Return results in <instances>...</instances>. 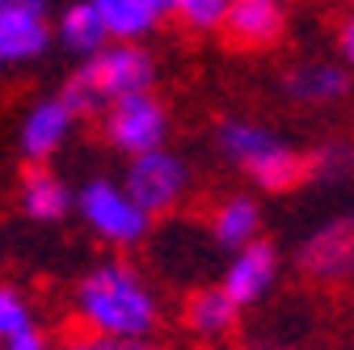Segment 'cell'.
I'll return each mask as SVG.
<instances>
[{
  "label": "cell",
  "mask_w": 354,
  "mask_h": 350,
  "mask_svg": "<svg viewBox=\"0 0 354 350\" xmlns=\"http://www.w3.org/2000/svg\"><path fill=\"white\" fill-rule=\"evenodd\" d=\"M76 308L88 333L97 338H122V342H140L152 338L160 313H156V295L144 287L140 270H131L127 261H102L97 270H88L80 291H76Z\"/></svg>",
  "instance_id": "6da1fadb"
},
{
  "label": "cell",
  "mask_w": 354,
  "mask_h": 350,
  "mask_svg": "<svg viewBox=\"0 0 354 350\" xmlns=\"http://www.w3.org/2000/svg\"><path fill=\"white\" fill-rule=\"evenodd\" d=\"M219 148L266 190H291V186H299L308 178L304 156L287 140H279L274 131H266L257 122H241V118L224 122L219 127Z\"/></svg>",
  "instance_id": "7a4b0ae2"
},
{
  "label": "cell",
  "mask_w": 354,
  "mask_h": 350,
  "mask_svg": "<svg viewBox=\"0 0 354 350\" xmlns=\"http://www.w3.org/2000/svg\"><path fill=\"white\" fill-rule=\"evenodd\" d=\"M72 76H80L88 89L97 93L102 106L131 98V93H152L156 84V59L144 47H102L97 55H88Z\"/></svg>",
  "instance_id": "3957f363"
},
{
  "label": "cell",
  "mask_w": 354,
  "mask_h": 350,
  "mask_svg": "<svg viewBox=\"0 0 354 350\" xmlns=\"http://www.w3.org/2000/svg\"><path fill=\"white\" fill-rule=\"evenodd\" d=\"M186 186H190L186 160L173 156L169 148H156V152H144V156H131L122 194L152 220V215H165V211H173L177 203H182Z\"/></svg>",
  "instance_id": "277c9868"
},
{
  "label": "cell",
  "mask_w": 354,
  "mask_h": 350,
  "mask_svg": "<svg viewBox=\"0 0 354 350\" xmlns=\"http://www.w3.org/2000/svg\"><path fill=\"white\" fill-rule=\"evenodd\" d=\"M76 207H80V215H84V224L93 228L97 237H106V241H114V245H136V241H144L148 237V228H152V220L131 203L114 182H106V178H93L80 194H76Z\"/></svg>",
  "instance_id": "5b68a950"
},
{
  "label": "cell",
  "mask_w": 354,
  "mask_h": 350,
  "mask_svg": "<svg viewBox=\"0 0 354 350\" xmlns=\"http://www.w3.org/2000/svg\"><path fill=\"white\" fill-rule=\"evenodd\" d=\"M106 136L127 156H144V152L165 148V136H169L165 106L152 93H131V98L110 102L106 106Z\"/></svg>",
  "instance_id": "8992f818"
},
{
  "label": "cell",
  "mask_w": 354,
  "mask_h": 350,
  "mask_svg": "<svg viewBox=\"0 0 354 350\" xmlns=\"http://www.w3.org/2000/svg\"><path fill=\"white\" fill-rule=\"evenodd\" d=\"M350 261H354V224L346 215L317 228L299 249V270L317 283H342L350 275Z\"/></svg>",
  "instance_id": "52a82bcc"
},
{
  "label": "cell",
  "mask_w": 354,
  "mask_h": 350,
  "mask_svg": "<svg viewBox=\"0 0 354 350\" xmlns=\"http://www.w3.org/2000/svg\"><path fill=\"white\" fill-rule=\"evenodd\" d=\"M279 279V249L270 241H249L245 249H236V257L228 261L224 270V291L236 308H245V304H257L266 291L274 287Z\"/></svg>",
  "instance_id": "ba28073f"
},
{
  "label": "cell",
  "mask_w": 354,
  "mask_h": 350,
  "mask_svg": "<svg viewBox=\"0 0 354 350\" xmlns=\"http://www.w3.org/2000/svg\"><path fill=\"white\" fill-rule=\"evenodd\" d=\"M51 47L47 13H30L0 0V64H30Z\"/></svg>",
  "instance_id": "9c48e42d"
},
{
  "label": "cell",
  "mask_w": 354,
  "mask_h": 350,
  "mask_svg": "<svg viewBox=\"0 0 354 350\" xmlns=\"http://www.w3.org/2000/svg\"><path fill=\"white\" fill-rule=\"evenodd\" d=\"M72 122H76V118L68 114V106H64L59 98L38 102V106L26 114L21 136H17L21 156H26V160H47V156H55V152L64 148V140L72 136Z\"/></svg>",
  "instance_id": "30bf717a"
},
{
  "label": "cell",
  "mask_w": 354,
  "mask_h": 350,
  "mask_svg": "<svg viewBox=\"0 0 354 350\" xmlns=\"http://www.w3.org/2000/svg\"><path fill=\"white\" fill-rule=\"evenodd\" d=\"M283 26H287L283 0H228L224 30L241 47H266L283 34Z\"/></svg>",
  "instance_id": "8fae6325"
},
{
  "label": "cell",
  "mask_w": 354,
  "mask_h": 350,
  "mask_svg": "<svg viewBox=\"0 0 354 350\" xmlns=\"http://www.w3.org/2000/svg\"><path fill=\"white\" fill-rule=\"evenodd\" d=\"M283 89H287L291 102H304V106H333L350 93V72H346V64L313 59V64L291 68Z\"/></svg>",
  "instance_id": "7c38bea8"
},
{
  "label": "cell",
  "mask_w": 354,
  "mask_h": 350,
  "mask_svg": "<svg viewBox=\"0 0 354 350\" xmlns=\"http://www.w3.org/2000/svg\"><path fill=\"white\" fill-rule=\"evenodd\" d=\"M21 207L30 220L38 224H55L64 220V211L72 207V190L64 186V178H55L51 169H30L26 178H21Z\"/></svg>",
  "instance_id": "4fadbf2b"
},
{
  "label": "cell",
  "mask_w": 354,
  "mask_h": 350,
  "mask_svg": "<svg viewBox=\"0 0 354 350\" xmlns=\"http://www.w3.org/2000/svg\"><path fill=\"white\" fill-rule=\"evenodd\" d=\"M88 9L97 13L106 38H118V42H140L144 34H152V26L160 21L144 0H88Z\"/></svg>",
  "instance_id": "5bb4252c"
},
{
  "label": "cell",
  "mask_w": 354,
  "mask_h": 350,
  "mask_svg": "<svg viewBox=\"0 0 354 350\" xmlns=\"http://www.w3.org/2000/svg\"><path fill=\"white\" fill-rule=\"evenodd\" d=\"M236 317H241V308L219 287H203L186 300V325L198 338H224L236 325Z\"/></svg>",
  "instance_id": "9a60e30c"
},
{
  "label": "cell",
  "mask_w": 354,
  "mask_h": 350,
  "mask_svg": "<svg viewBox=\"0 0 354 350\" xmlns=\"http://www.w3.org/2000/svg\"><path fill=\"white\" fill-rule=\"evenodd\" d=\"M257 228H261V211L253 199L245 194H232L215 207V220H211V232L224 249H245L249 241H257Z\"/></svg>",
  "instance_id": "2e32d148"
},
{
  "label": "cell",
  "mask_w": 354,
  "mask_h": 350,
  "mask_svg": "<svg viewBox=\"0 0 354 350\" xmlns=\"http://www.w3.org/2000/svg\"><path fill=\"white\" fill-rule=\"evenodd\" d=\"M59 38H64V47L76 51V55H97L106 47V30L97 21V13L88 9V0H80V5H72L64 17H59Z\"/></svg>",
  "instance_id": "e0dca14e"
},
{
  "label": "cell",
  "mask_w": 354,
  "mask_h": 350,
  "mask_svg": "<svg viewBox=\"0 0 354 350\" xmlns=\"http://www.w3.org/2000/svg\"><path fill=\"white\" fill-rule=\"evenodd\" d=\"M304 173L317 182H346L350 178V144H325L313 156H304Z\"/></svg>",
  "instance_id": "ac0fdd59"
},
{
  "label": "cell",
  "mask_w": 354,
  "mask_h": 350,
  "mask_svg": "<svg viewBox=\"0 0 354 350\" xmlns=\"http://www.w3.org/2000/svg\"><path fill=\"white\" fill-rule=\"evenodd\" d=\"M169 13H177L190 30H219L228 13V0H173Z\"/></svg>",
  "instance_id": "d6986e66"
},
{
  "label": "cell",
  "mask_w": 354,
  "mask_h": 350,
  "mask_svg": "<svg viewBox=\"0 0 354 350\" xmlns=\"http://www.w3.org/2000/svg\"><path fill=\"white\" fill-rule=\"evenodd\" d=\"M34 325V313H30V304L13 291V287H0V342H9L13 333L30 329Z\"/></svg>",
  "instance_id": "ffe728a7"
},
{
  "label": "cell",
  "mask_w": 354,
  "mask_h": 350,
  "mask_svg": "<svg viewBox=\"0 0 354 350\" xmlns=\"http://www.w3.org/2000/svg\"><path fill=\"white\" fill-rule=\"evenodd\" d=\"M59 350H165V346H156V342H148V338H140V342H122V338H97V333H76V338H68Z\"/></svg>",
  "instance_id": "44dd1931"
},
{
  "label": "cell",
  "mask_w": 354,
  "mask_h": 350,
  "mask_svg": "<svg viewBox=\"0 0 354 350\" xmlns=\"http://www.w3.org/2000/svg\"><path fill=\"white\" fill-rule=\"evenodd\" d=\"M0 350H51V342H47V333L42 329H21V333H13L9 342H0Z\"/></svg>",
  "instance_id": "7402d4cb"
},
{
  "label": "cell",
  "mask_w": 354,
  "mask_h": 350,
  "mask_svg": "<svg viewBox=\"0 0 354 350\" xmlns=\"http://www.w3.org/2000/svg\"><path fill=\"white\" fill-rule=\"evenodd\" d=\"M337 55H342V64H350V55H354V21L350 17L337 30Z\"/></svg>",
  "instance_id": "603a6c76"
},
{
  "label": "cell",
  "mask_w": 354,
  "mask_h": 350,
  "mask_svg": "<svg viewBox=\"0 0 354 350\" xmlns=\"http://www.w3.org/2000/svg\"><path fill=\"white\" fill-rule=\"evenodd\" d=\"M144 5H148V9H152L156 17H165V13H169V5H173V0H144Z\"/></svg>",
  "instance_id": "cb8c5ba5"
}]
</instances>
